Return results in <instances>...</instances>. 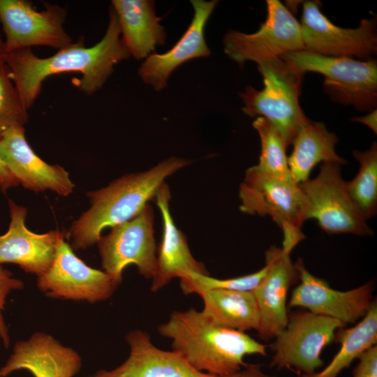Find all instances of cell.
Wrapping results in <instances>:
<instances>
[{"label":"cell","mask_w":377,"mask_h":377,"mask_svg":"<svg viewBox=\"0 0 377 377\" xmlns=\"http://www.w3.org/2000/svg\"><path fill=\"white\" fill-rule=\"evenodd\" d=\"M10 222L7 232L0 235V265L13 263L37 276L50 267L59 240L66 235L58 230L38 234L29 230L25 220L27 210L8 200Z\"/></svg>","instance_id":"18"},{"label":"cell","mask_w":377,"mask_h":377,"mask_svg":"<svg viewBox=\"0 0 377 377\" xmlns=\"http://www.w3.org/2000/svg\"><path fill=\"white\" fill-rule=\"evenodd\" d=\"M301 33L304 50L330 57H357L368 59L377 52L376 19L362 20L356 28L340 27L320 10V4H303Z\"/></svg>","instance_id":"13"},{"label":"cell","mask_w":377,"mask_h":377,"mask_svg":"<svg viewBox=\"0 0 377 377\" xmlns=\"http://www.w3.org/2000/svg\"><path fill=\"white\" fill-rule=\"evenodd\" d=\"M121 39L131 56L145 59L167 39L165 28L156 16L155 3L151 0H113Z\"/></svg>","instance_id":"22"},{"label":"cell","mask_w":377,"mask_h":377,"mask_svg":"<svg viewBox=\"0 0 377 377\" xmlns=\"http://www.w3.org/2000/svg\"><path fill=\"white\" fill-rule=\"evenodd\" d=\"M334 341L341 344L330 362L322 370L299 377H338L352 362L377 343V302L375 300L367 313L353 327L339 329Z\"/></svg>","instance_id":"25"},{"label":"cell","mask_w":377,"mask_h":377,"mask_svg":"<svg viewBox=\"0 0 377 377\" xmlns=\"http://www.w3.org/2000/svg\"><path fill=\"white\" fill-rule=\"evenodd\" d=\"M359 362L353 371V377H377V346H374L357 358Z\"/></svg>","instance_id":"31"},{"label":"cell","mask_w":377,"mask_h":377,"mask_svg":"<svg viewBox=\"0 0 377 377\" xmlns=\"http://www.w3.org/2000/svg\"><path fill=\"white\" fill-rule=\"evenodd\" d=\"M239 195L240 211L268 216L282 230L281 248L287 253H291L305 238L301 228L306 220V203L299 184L276 177L254 165L246 171Z\"/></svg>","instance_id":"5"},{"label":"cell","mask_w":377,"mask_h":377,"mask_svg":"<svg viewBox=\"0 0 377 377\" xmlns=\"http://www.w3.org/2000/svg\"><path fill=\"white\" fill-rule=\"evenodd\" d=\"M281 57L304 75L315 72L325 77V93L335 102L352 105L360 111L374 110L377 100V63L348 57H330L306 50L286 53Z\"/></svg>","instance_id":"6"},{"label":"cell","mask_w":377,"mask_h":377,"mask_svg":"<svg viewBox=\"0 0 377 377\" xmlns=\"http://www.w3.org/2000/svg\"><path fill=\"white\" fill-rule=\"evenodd\" d=\"M170 198L168 186L164 183L154 198L162 215L163 230L156 272L150 288L152 292L159 290L175 277L181 279L191 272L209 274L204 265L194 258L185 235L176 226L170 212Z\"/></svg>","instance_id":"21"},{"label":"cell","mask_w":377,"mask_h":377,"mask_svg":"<svg viewBox=\"0 0 377 377\" xmlns=\"http://www.w3.org/2000/svg\"><path fill=\"white\" fill-rule=\"evenodd\" d=\"M253 126L260 136L261 145L257 167L279 179L293 180L286 152L288 147L281 133L263 117H257L253 122Z\"/></svg>","instance_id":"27"},{"label":"cell","mask_w":377,"mask_h":377,"mask_svg":"<svg viewBox=\"0 0 377 377\" xmlns=\"http://www.w3.org/2000/svg\"><path fill=\"white\" fill-rule=\"evenodd\" d=\"M338 138L322 122L309 120L298 131L292 145L288 163L293 179L300 184L309 179L312 169L320 162L345 164L346 161L335 151Z\"/></svg>","instance_id":"23"},{"label":"cell","mask_w":377,"mask_h":377,"mask_svg":"<svg viewBox=\"0 0 377 377\" xmlns=\"http://www.w3.org/2000/svg\"><path fill=\"white\" fill-rule=\"evenodd\" d=\"M60 238L48 269L37 276V287L46 296L95 303L109 299L120 284L104 271L92 268L79 258Z\"/></svg>","instance_id":"12"},{"label":"cell","mask_w":377,"mask_h":377,"mask_svg":"<svg viewBox=\"0 0 377 377\" xmlns=\"http://www.w3.org/2000/svg\"><path fill=\"white\" fill-rule=\"evenodd\" d=\"M264 87L248 86L239 96L242 110L251 117H263L281 133L287 147L292 145L302 126L309 119L299 102L304 74L289 66L281 57L258 64Z\"/></svg>","instance_id":"4"},{"label":"cell","mask_w":377,"mask_h":377,"mask_svg":"<svg viewBox=\"0 0 377 377\" xmlns=\"http://www.w3.org/2000/svg\"><path fill=\"white\" fill-rule=\"evenodd\" d=\"M360 163L355 177L346 182L348 194L362 217L368 220L377 209V145L374 142L367 151H354Z\"/></svg>","instance_id":"26"},{"label":"cell","mask_w":377,"mask_h":377,"mask_svg":"<svg viewBox=\"0 0 377 377\" xmlns=\"http://www.w3.org/2000/svg\"><path fill=\"white\" fill-rule=\"evenodd\" d=\"M299 185L306 200V219H316L330 235H373L348 194L340 164L323 163L315 178Z\"/></svg>","instance_id":"8"},{"label":"cell","mask_w":377,"mask_h":377,"mask_svg":"<svg viewBox=\"0 0 377 377\" xmlns=\"http://www.w3.org/2000/svg\"><path fill=\"white\" fill-rule=\"evenodd\" d=\"M295 265L300 282L291 293L289 307H301L318 315L337 319L346 325L363 318L374 301L372 282L340 291L332 288L325 280L311 274L302 259H298Z\"/></svg>","instance_id":"14"},{"label":"cell","mask_w":377,"mask_h":377,"mask_svg":"<svg viewBox=\"0 0 377 377\" xmlns=\"http://www.w3.org/2000/svg\"><path fill=\"white\" fill-rule=\"evenodd\" d=\"M24 286L22 281L14 278L10 271L0 265V339L6 348L10 343L8 328L3 316L6 297L12 291L22 290Z\"/></svg>","instance_id":"30"},{"label":"cell","mask_w":377,"mask_h":377,"mask_svg":"<svg viewBox=\"0 0 377 377\" xmlns=\"http://www.w3.org/2000/svg\"><path fill=\"white\" fill-rule=\"evenodd\" d=\"M44 5L45 9L38 11L29 1L0 0V22L7 53L36 45L59 50L73 43L64 27L66 9L56 3Z\"/></svg>","instance_id":"11"},{"label":"cell","mask_w":377,"mask_h":377,"mask_svg":"<svg viewBox=\"0 0 377 377\" xmlns=\"http://www.w3.org/2000/svg\"><path fill=\"white\" fill-rule=\"evenodd\" d=\"M266 272V265L252 274L228 279H216L209 276V274L191 272L180 279V287L186 295H198L205 291L216 289L252 292L263 280Z\"/></svg>","instance_id":"28"},{"label":"cell","mask_w":377,"mask_h":377,"mask_svg":"<svg viewBox=\"0 0 377 377\" xmlns=\"http://www.w3.org/2000/svg\"><path fill=\"white\" fill-rule=\"evenodd\" d=\"M353 121H357L367 125L375 133L377 132V110H371L368 114L363 117H355L352 119Z\"/></svg>","instance_id":"34"},{"label":"cell","mask_w":377,"mask_h":377,"mask_svg":"<svg viewBox=\"0 0 377 377\" xmlns=\"http://www.w3.org/2000/svg\"><path fill=\"white\" fill-rule=\"evenodd\" d=\"M224 377H276L265 373L260 364L246 365L239 371Z\"/></svg>","instance_id":"32"},{"label":"cell","mask_w":377,"mask_h":377,"mask_svg":"<svg viewBox=\"0 0 377 377\" xmlns=\"http://www.w3.org/2000/svg\"><path fill=\"white\" fill-rule=\"evenodd\" d=\"M126 340L130 353L120 366L86 377H218L195 369L173 350L157 348L146 332L132 330Z\"/></svg>","instance_id":"20"},{"label":"cell","mask_w":377,"mask_h":377,"mask_svg":"<svg viewBox=\"0 0 377 377\" xmlns=\"http://www.w3.org/2000/svg\"><path fill=\"white\" fill-rule=\"evenodd\" d=\"M81 367L82 358L75 350L49 334L36 332L15 344L13 353L0 369V377L22 369L34 377H73Z\"/></svg>","instance_id":"19"},{"label":"cell","mask_w":377,"mask_h":377,"mask_svg":"<svg viewBox=\"0 0 377 377\" xmlns=\"http://www.w3.org/2000/svg\"><path fill=\"white\" fill-rule=\"evenodd\" d=\"M158 331L191 367L218 377L242 369L246 355L267 354L265 345L244 332L214 323L194 308L172 312Z\"/></svg>","instance_id":"2"},{"label":"cell","mask_w":377,"mask_h":377,"mask_svg":"<svg viewBox=\"0 0 377 377\" xmlns=\"http://www.w3.org/2000/svg\"><path fill=\"white\" fill-rule=\"evenodd\" d=\"M198 295L204 303L202 312L214 323L244 332L257 331L260 315L252 292L216 289Z\"/></svg>","instance_id":"24"},{"label":"cell","mask_w":377,"mask_h":377,"mask_svg":"<svg viewBox=\"0 0 377 377\" xmlns=\"http://www.w3.org/2000/svg\"><path fill=\"white\" fill-rule=\"evenodd\" d=\"M130 57L121 39L117 15L110 7L105 34L96 45L86 47L80 37L46 58L38 57L31 48L19 49L8 53L6 64L24 105L29 110L47 77L61 73H79L82 77L76 81L77 87L91 95L104 85L117 64Z\"/></svg>","instance_id":"1"},{"label":"cell","mask_w":377,"mask_h":377,"mask_svg":"<svg viewBox=\"0 0 377 377\" xmlns=\"http://www.w3.org/2000/svg\"><path fill=\"white\" fill-rule=\"evenodd\" d=\"M193 10L191 22L179 40L165 53H153L142 63L138 73L142 82L154 90L167 86L173 71L185 62L207 57L211 51L206 43L205 30L217 1L191 0Z\"/></svg>","instance_id":"17"},{"label":"cell","mask_w":377,"mask_h":377,"mask_svg":"<svg viewBox=\"0 0 377 377\" xmlns=\"http://www.w3.org/2000/svg\"><path fill=\"white\" fill-rule=\"evenodd\" d=\"M19 184V182L8 170L0 158V188L1 191L6 192L8 188L15 187Z\"/></svg>","instance_id":"33"},{"label":"cell","mask_w":377,"mask_h":377,"mask_svg":"<svg viewBox=\"0 0 377 377\" xmlns=\"http://www.w3.org/2000/svg\"><path fill=\"white\" fill-rule=\"evenodd\" d=\"M27 110L6 64L0 68V138L8 128L27 123Z\"/></svg>","instance_id":"29"},{"label":"cell","mask_w":377,"mask_h":377,"mask_svg":"<svg viewBox=\"0 0 377 377\" xmlns=\"http://www.w3.org/2000/svg\"><path fill=\"white\" fill-rule=\"evenodd\" d=\"M154 210L147 204L130 220L111 228L97 242L103 271L119 283L124 269L135 265L140 275L151 279L156 272L157 256L154 230Z\"/></svg>","instance_id":"10"},{"label":"cell","mask_w":377,"mask_h":377,"mask_svg":"<svg viewBox=\"0 0 377 377\" xmlns=\"http://www.w3.org/2000/svg\"><path fill=\"white\" fill-rule=\"evenodd\" d=\"M266 4V20L257 31L229 30L223 36L224 52L239 65L249 61L258 64L304 50L300 24L292 13L279 0Z\"/></svg>","instance_id":"9"},{"label":"cell","mask_w":377,"mask_h":377,"mask_svg":"<svg viewBox=\"0 0 377 377\" xmlns=\"http://www.w3.org/2000/svg\"><path fill=\"white\" fill-rule=\"evenodd\" d=\"M0 158L20 184L29 190H50L68 196L75 184L59 165H50L33 151L25 138L24 126H14L0 138Z\"/></svg>","instance_id":"16"},{"label":"cell","mask_w":377,"mask_h":377,"mask_svg":"<svg viewBox=\"0 0 377 377\" xmlns=\"http://www.w3.org/2000/svg\"><path fill=\"white\" fill-rule=\"evenodd\" d=\"M189 163L186 159L171 157L149 170L124 175L105 188L88 192L91 207L68 232L73 250L96 244L103 230L133 218L155 198L166 178Z\"/></svg>","instance_id":"3"},{"label":"cell","mask_w":377,"mask_h":377,"mask_svg":"<svg viewBox=\"0 0 377 377\" xmlns=\"http://www.w3.org/2000/svg\"><path fill=\"white\" fill-rule=\"evenodd\" d=\"M7 54L4 40L0 32V68L6 65Z\"/></svg>","instance_id":"35"},{"label":"cell","mask_w":377,"mask_h":377,"mask_svg":"<svg viewBox=\"0 0 377 377\" xmlns=\"http://www.w3.org/2000/svg\"><path fill=\"white\" fill-rule=\"evenodd\" d=\"M265 265L266 274L252 293L260 315L258 336L268 341L274 339L287 324L288 293L299 281V273L290 253L276 246L266 251Z\"/></svg>","instance_id":"15"},{"label":"cell","mask_w":377,"mask_h":377,"mask_svg":"<svg viewBox=\"0 0 377 377\" xmlns=\"http://www.w3.org/2000/svg\"><path fill=\"white\" fill-rule=\"evenodd\" d=\"M345 325L337 319L307 310L288 313L285 328L271 345L270 367L289 369L300 375L311 374L323 365L321 353Z\"/></svg>","instance_id":"7"}]
</instances>
